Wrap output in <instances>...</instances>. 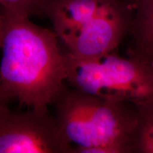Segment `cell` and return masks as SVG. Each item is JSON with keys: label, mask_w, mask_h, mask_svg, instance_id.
I'll list each match as a JSON object with an SVG mask.
<instances>
[{"label": "cell", "mask_w": 153, "mask_h": 153, "mask_svg": "<svg viewBox=\"0 0 153 153\" xmlns=\"http://www.w3.org/2000/svg\"><path fill=\"white\" fill-rule=\"evenodd\" d=\"M4 25L0 80L6 91L28 109L49 110L66 84L65 54L55 31L3 8Z\"/></svg>", "instance_id": "cell-1"}, {"label": "cell", "mask_w": 153, "mask_h": 153, "mask_svg": "<svg viewBox=\"0 0 153 153\" xmlns=\"http://www.w3.org/2000/svg\"><path fill=\"white\" fill-rule=\"evenodd\" d=\"M126 104L99 99L65 84L51 106L66 153L129 152L136 120Z\"/></svg>", "instance_id": "cell-2"}, {"label": "cell", "mask_w": 153, "mask_h": 153, "mask_svg": "<svg viewBox=\"0 0 153 153\" xmlns=\"http://www.w3.org/2000/svg\"><path fill=\"white\" fill-rule=\"evenodd\" d=\"M66 84L111 102H153V70L138 61L112 53L81 60L65 54Z\"/></svg>", "instance_id": "cell-3"}, {"label": "cell", "mask_w": 153, "mask_h": 153, "mask_svg": "<svg viewBox=\"0 0 153 153\" xmlns=\"http://www.w3.org/2000/svg\"><path fill=\"white\" fill-rule=\"evenodd\" d=\"M0 153H66L49 110L0 112Z\"/></svg>", "instance_id": "cell-4"}, {"label": "cell", "mask_w": 153, "mask_h": 153, "mask_svg": "<svg viewBox=\"0 0 153 153\" xmlns=\"http://www.w3.org/2000/svg\"><path fill=\"white\" fill-rule=\"evenodd\" d=\"M132 11L126 0H110L65 45L81 60L112 53L131 24Z\"/></svg>", "instance_id": "cell-5"}, {"label": "cell", "mask_w": 153, "mask_h": 153, "mask_svg": "<svg viewBox=\"0 0 153 153\" xmlns=\"http://www.w3.org/2000/svg\"><path fill=\"white\" fill-rule=\"evenodd\" d=\"M110 0H47L44 18L65 44L71 40Z\"/></svg>", "instance_id": "cell-6"}, {"label": "cell", "mask_w": 153, "mask_h": 153, "mask_svg": "<svg viewBox=\"0 0 153 153\" xmlns=\"http://www.w3.org/2000/svg\"><path fill=\"white\" fill-rule=\"evenodd\" d=\"M131 24L137 41L153 56V0H133Z\"/></svg>", "instance_id": "cell-7"}, {"label": "cell", "mask_w": 153, "mask_h": 153, "mask_svg": "<svg viewBox=\"0 0 153 153\" xmlns=\"http://www.w3.org/2000/svg\"><path fill=\"white\" fill-rule=\"evenodd\" d=\"M47 0H0V5L17 16L31 18L44 17V7Z\"/></svg>", "instance_id": "cell-8"}, {"label": "cell", "mask_w": 153, "mask_h": 153, "mask_svg": "<svg viewBox=\"0 0 153 153\" xmlns=\"http://www.w3.org/2000/svg\"><path fill=\"white\" fill-rule=\"evenodd\" d=\"M138 146L143 152L153 153V118L145 121L138 137Z\"/></svg>", "instance_id": "cell-9"}, {"label": "cell", "mask_w": 153, "mask_h": 153, "mask_svg": "<svg viewBox=\"0 0 153 153\" xmlns=\"http://www.w3.org/2000/svg\"><path fill=\"white\" fill-rule=\"evenodd\" d=\"M13 99L4 88L0 80V112L9 108V104Z\"/></svg>", "instance_id": "cell-10"}, {"label": "cell", "mask_w": 153, "mask_h": 153, "mask_svg": "<svg viewBox=\"0 0 153 153\" xmlns=\"http://www.w3.org/2000/svg\"><path fill=\"white\" fill-rule=\"evenodd\" d=\"M4 25V13L3 7L0 5V47H1V41H2Z\"/></svg>", "instance_id": "cell-11"}]
</instances>
